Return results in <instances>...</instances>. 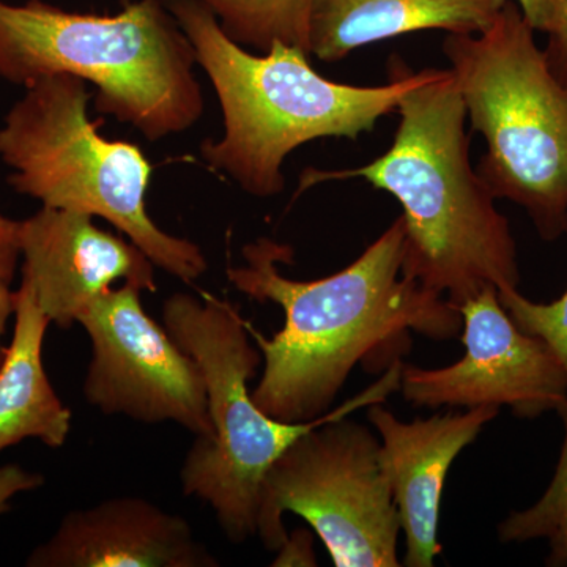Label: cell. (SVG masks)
<instances>
[{"instance_id":"1","label":"cell","mask_w":567,"mask_h":567,"mask_svg":"<svg viewBox=\"0 0 567 567\" xmlns=\"http://www.w3.org/2000/svg\"><path fill=\"white\" fill-rule=\"evenodd\" d=\"M402 216L349 267L315 281L287 278L293 248L271 238L244 246L245 265L227 279L259 303L278 305L284 327L270 339L246 322L262 353L254 404L284 423H306L330 412L354 365L383 374L410 352L412 333L447 341L462 331V316L442 295L402 274Z\"/></svg>"},{"instance_id":"2","label":"cell","mask_w":567,"mask_h":567,"mask_svg":"<svg viewBox=\"0 0 567 567\" xmlns=\"http://www.w3.org/2000/svg\"><path fill=\"white\" fill-rule=\"evenodd\" d=\"M398 112L393 145L382 156L315 181L363 178L394 196L405 227L402 274L456 308L486 287L518 289L517 244L472 166L465 104L451 70L427 69Z\"/></svg>"},{"instance_id":"3","label":"cell","mask_w":567,"mask_h":567,"mask_svg":"<svg viewBox=\"0 0 567 567\" xmlns=\"http://www.w3.org/2000/svg\"><path fill=\"white\" fill-rule=\"evenodd\" d=\"M164 2L192 41L223 112V136L205 141L200 156L259 199L284 192L290 153L323 137L354 141L371 133L427 76V69L415 73L394 55L388 84H339L317 73L300 48L275 43L267 52L249 51L197 0Z\"/></svg>"},{"instance_id":"4","label":"cell","mask_w":567,"mask_h":567,"mask_svg":"<svg viewBox=\"0 0 567 567\" xmlns=\"http://www.w3.org/2000/svg\"><path fill=\"white\" fill-rule=\"evenodd\" d=\"M196 52L164 0L115 14L78 13L44 0H0V80L25 85L71 74L92 84L99 114L159 142L192 130L205 100Z\"/></svg>"},{"instance_id":"5","label":"cell","mask_w":567,"mask_h":567,"mask_svg":"<svg viewBox=\"0 0 567 567\" xmlns=\"http://www.w3.org/2000/svg\"><path fill=\"white\" fill-rule=\"evenodd\" d=\"M87 82L55 74L25 85L0 125L7 182L41 207L102 218L186 284L207 274L199 245L156 226L147 212L152 164L137 145L111 141L89 118Z\"/></svg>"},{"instance_id":"6","label":"cell","mask_w":567,"mask_h":567,"mask_svg":"<svg viewBox=\"0 0 567 567\" xmlns=\"http://www.w3.org/2000/svg\"><path fill=\"white\" fill-rule=\"evenodd\" d=\"M442 50L466 118L486 140L477 174L495 199L527 212L544 241L567 235V89L516 0L486 31L450 33Z\"/></svg>"},{"instance_id":"7","label":"cell","mask_w":567,"mask_h":567,"mask_svg":"<svg viewBox=\"0 0 567 567\" xmlns=\"http://www.w3.org/2000/svg\"><path fill=\"white\" fill-rule=\"evenodd\" d=\"M162 319L175 342L199 364L207 388L210 439L196 436L183 462V494L207 503L227 539L257 536L260 488L276 458L295 440L344 410L306 423H284L254 404L248 382L262 363L240 309L204 293L171 295Z\"/></svg>"},{"instance_id":"8","label":"cell","mask_w":567,"mask_h":567,"mask_svg":"<svg viewBox=\"0 0 567 567\" xmlns=\"http://www.w3.org/2000/svg\"><path fill=\"white\" fill-rule=\"evenodd\" d=\"M404 361L347 401L338 415L316 425L276 458L260 488L257 536L278 551L289 533L284 513L303 517L336 567H398L401 518L380 466V440L350 420L399 391Z\"/></svg>"},{"instance_id":"9","label":"cell","mask_w":567,"mask_h":567,"mask_svg":"<svg viewBox=\"0 0 567 567\" xmlns=\"http://www.w3.org/2000/svg\"><path fill=\"white\" fill-rule=\"evenodd\" d=\"M141 289H110L80 317L92 342L85 401L104 415L175 423L210 439L207 388L196 360L145 312Z\"/></svg>"},{"instance_id":"10","label":"cell","mask_w":567,"mask_h":567,"mask_svg":"<svg viewBox=\"0 0 567 567\" xmlns=\"http://www.w3.org/2000/svg\"><path fill=\"white\" fill-rule=\"evenodd\" d=\"M457 309L464 357L440 369L402 363L399 391L406 402L432 410L507 406L524 420L566 404L567 382L557 358L539 338L517 327L495 287Z\"/></svg>"},{"instance_id":"11","label":"cell","mask_w":567,"mask_h":567,"mask_svg":"<svg viewBox=\"0 0 567 567\" xmlns=\"http://www.w3.org/2000/svg\"><path fill=\"white\" fill-rule=\"evenodd\" d=\"M82 213L41 207L21 221V281L51 323L69 330L112 284L156 292L155 265L128 238Z\"/></svg>"},{"instance_id":"12","label":"cell","mask_w":567,"mask_h":567,"mask_svg":"<svg viewBox=\"0 0 567 567\" xmlns=\"http://www.w3.org/2000/svg\"><path fill=\"white\" fill-rule=\"evenodd\" d=\"M495 406H476L416 417L405 423L382 404L368 406L369 423L380 439L382 466L405 536L406 567H432L443 551L440 509L451 465L498 416Z\"/></svg>"},{"instance_id":"13","label":"cell","mask_w":567,"mask_h":567,"mask_svg":"<svg viewBox=\"0 0 567 567\" xmlns=\"http://www.w3.org/2000/svg\"><path fill=\"white\" fill-rule=\"evenodd\" d=\"M29 567H216L192 525L142 496H115L70 511L33 548Z\"/></svg>"},{"instance_id":"14","label":"cell","mask_w":567,"mask_h":567,"mask_svg":"<svg viewBox=\"0 0 567 567\" xmlns=\"http://www.w3.org/2000/svg\"><path fill=\"white\" fill-rule=\"evenodd\" d=\"M506 0H316L311 54L338 62L361 47L421 31L481 33Z\"/></svg>"},{"instance_id":"15","label":"cell","mask_w":567,"mask_h":567,"mask_svg":"<svg viewBox=\"0 0 567 567\" xmlns=\"http://www.w3.org/2000/svg\"><path fill=\"white\" fill-rule=\"evenodd\" d=\"M50 324L31 287L21 281L13 338L0 364V453L28 439L59 450L69 439L73 415L55 393L43 365Z\"/></svg>"},{"instance_id":"16","label":"cell","mask_w":567,"mask_h":567,"mask_svg":"<svg viewBox=\"0 0 567 567\" xmlns=\"http://www.w3.org/2000/svg\"><path fill=\"white\" fill-rule=\"evenodd\" d=\"M215 14L224 33L254 52L275 43L311 55V17L316 0H197Z\"/></svg>"},{"instance_id":"17","label":"cell","mask_w":567,"mask_h":567,"mask_svg":"<svg viewBox=\"0 0 567 567\" xmlns=\"http://www.w3.org/2000/svg\"><path fill=\"white\" fill-rule=\"evenodd\" d=\"M565 425V440L559 453L555 475L547 491L524 511H514L498 525L502 543H528V540H547L550 567L567 566V402L558 410Z\"/></svg>"},{"instance_id":"18","label":"cell","mask_w":567,"mask_h":567,"mask_svg":"<svg viewBox=\"0 0 567 567\" xmlns=\"http://www.w3.org/2000/svg\"><path fill=\"white\" fill-rule=\"evenodd\" d=\"M498 297L517 327L551 350L567 382V289L551 303H536L518 289L498 290Z\"/></svg>"},{"instance_id":"19","label":"cell","mask_w":567,"mask_h":567,"mask_svg":"<svg viewBox=\"0 0 567 567\" xmlns=\"http://www.w3.org/2000/svg\"><path fill=\"white\" fill-rule=\"evenodd\" d=\"M21 259V221L0 213V364L7 350L2 342L7 323L17 309L13 282Z\"/></svg>"},{"instance_id":"20","label":"cell","mask_w":567,"mask_h":567,"mask_svg":"<svg viewBox=\"0 0 567 567\" xmlns=\"http://www.w3.org/2000/svg\"><path fill=\"white\" fill-rule=\"evenodd\" d=\"M546 54L548 69L567 89V0H558L554 28L547 33Z\"/></svg>"},{"instance_id":"21","label":"cell","mask_w":567,"mask_h":567,"mask_svg":"<svg viewBox=\"0 0 567 567\" xmlns=\"http://www.w3.org/2000/svg\"><path fill=\"white\" fill-rule=\"evenodd\" d=\"M44 484L41 473L31 472L20 465L0 466V514L9 513L10 502L22 492L37 491Z\"/></svg>"},{"instance_id":"22","label":"cell","mask_w":567,"mask_h":567,"mask_svg":"<svg viewBox=\"0 0 567 567\" xmlns=\"http://www.w3.org/2000/svg\"><path fill=\"white\" fill-rule=\"evenodd\" d=\"M274 566H317L315 535L309 529H295L278 550Z\"/></svg>"},{"instance_id":"23","label":"cell","mask_w":567,"mask_h":567,"mask_svg":"<svg viewBox=\"0 0 567 567\" xmlns=\"http://www.w3.org/2000/svg\"><path fill=\"white\" fill-rule=\"evenodd\" d=\"M533 31L548 33L554 28L558 0H516Z\"/></svg>"}]
</instances>
